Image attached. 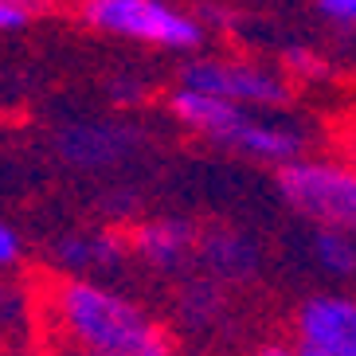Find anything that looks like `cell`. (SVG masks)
<instances>
[{"label":"cell","mask_w":356,"mask_h":356,"mask_svg":"<svg viewBox=\"0 0 356 356\" xmlns=\"http://www.w3.org/2000/svg\"><path fill=\"white\" fill-rule=\"evenodd\" d=\"M302 145L305 137L302 129L282 126V122H266V118H243L239 129L227 137V149H239V153H251V157L262 161H274V165H293L302 161Z\"/></svg>","instance_id":"11"},{"label":"cell","mask_w":356,"mask_h":356,"mask_svg":"<svg viewBox=\"0 0 356 356\" xmlns=\"http://www.w3.org/2000/svg\"><path fill=\"white\" fill-rule=\"evenodd\" d=\"M200 266L211 282L220 286H243L251 282L262 266V251L259 243L247 235V231H200V251H196Z\"/></svg>","instance_id":"8"},{"label":"cell","mask_w":356,"mask_h":356,"mask_svg":"<svg viewBox=\"0 0 356 356\" xmlns=\"http://www.w3.org/2000/svg\"><path fill=\"white\" fill-rule=\"evenodd\" d=\"M180 86L200 95L223 98L231 106H262V110H282L290 106L293 90L278 71L243 63V59H192L180 67Z\"/></svg>","instance_id":"4"},{"label":"cell","mask_w":356,"mask_h":356,"mask_svg":"<svg viewBox=\"0 0 356 356\" xmlns=\"http://www.w3.org/2000/svg\"><path fill=\"white\" fill-rule=\"evenodd\" d=\"M51 321L63 333L74 356H110L122 348H134L157 333L161 325L129 302L126 293L98 278H59L47 293Z\"/></svg>","instance_id":"1"},{"label":"cell","mask_w":356,"mask_h":356,"mask_svg":"<svg viewBox=\"0 0 356 356\" xmlns=\"http://www.w3.org/2000/svg\"><path fill=\"white\" fill-rule=\"evenodd\" d=\"M168 110H172V118H177L184 129L208 137L216 145H227V137L235 134L239 122L247 118L243 106H231V102H223V98L200 95V90H188V86H180L177 95L168 98Z\"/></svg>","instance_id":"10"},{"label":"cell","mask_w":356,"mask_h":356,"mask_svg":"<svg viewBox=\"0 0 356 356\" xmlns=\"http://www.w3.org/2000/svg\"><path fill=\"white\" fill-rule=\"evenodd\" d=\"M302 356H317V353H302Z\"/></svg>","instance_id":"21"},{"label":"cell","mask_w":356,"mask_h":356,"mask_svg":"<svg viewBox=\"0 0 356 356\" xmlns=\"http://www.w3.org/2000/svg\"><path fill=\"white\" fill-rule=\"evenodd\" d=\"M24 259V239H20V231L12 227V223L0 220V274H8L16 270Z\"/></svg>","instance_id":"14"},{"label":"cell","mask_w":356,"mask_h":356,"mask_svg":"<svg viewBox=\"0 0 356 356\" xmlns=\"http://www.w3.org/2000/svg\"><path fill=\"white\" fill-rule=\"evenodd\" d=\"M32 20V8L20 0H0V32H16Z\"/></svg>","instance_id":"19"},{"label":"cell","mask_w":356,"mask_h":356,"mask_svg":"<svg viewBox=\"0 0 356 356\" xmlns=\"http://www.w3.org/2000/svg\"><path fill=\"white\" fill-rule=\"evenodd\" d=\"M129 259L126 231H71L55 243V266L67 278H95L102 270H118Z\"/></svg>","instance_id":"9"},{"label":"cell","mask_w":356,"mask_h":356,"mask_svg":"<svg viewBox=\"0 0 356 356\" xmlns=\"http://www.w3.org/2000/svg\"><path fill=\"white\" fill-rule=\"evenodd\" d=\"M251 356H302V348L286 345V341H266V345H259Z\"/></svg>","instance_id":"20"},{"label":"cell","mask_w":356,"mask_h":356,"mask_svg":"<svg viewBox=\"0 0 356 356\" xmlns=\"http://www.w3.org/2000/svg\"><path fill=\"white\" fill-rule=\"evenodd\" d=\"M278 192L298 216L356 239V168L333 161H293L278 168Z\"/></svg>","instance_id":"3"},{"label":"cell","mask_w":356,"mask_h":356,"mask_svg":"<svg viewBox=\"0 0 356 356\" xmlns=\"http://www.w3.org/2000/svg\"><path fill=\"white\" fill-rule=\"evenodd\" d=\"M0 325H24V290L0 282Z\"/></svg>","instance_id":"16"},{"label":"cell","mask_w":356,"mask_h":356,"mask_svg":"<svg viewBox=\"0 0 356 356\" xmlns=\"http://www.w3.org/2000/svg\"><path fill=\"white\" fill-rule=\"evenodd\" d=\"M317 12H321L325 20H333V24L356 28V0H317Z\"/></svg>","instance_id":"18"},{"label":"cell","mask_w":356,"mask_h":356,"mask_svg":"<svg viewBox=\"0 0 356 356\" xmlns=\"http://www.w3.org/2000/svg\"><path fill=\"white\" fill-rule=\"evenodd\" d=\"M83 20L106 35L153 43L165 51H196L204 24L168 0H83Z\"/></svg>","instance_id":"2"},{"label":"cell","mask_w":356,"mask_h":356,"mask_svg":"<svg viewBox=\"0 0 356 356\" xmlns=\"http://www.w3.org/2000/svg\"><path fill=\"white\" fill-rule=\"evenodd\" d=\"M227 286L211 282V278H192V282H184V290H180L177 298V317L188 329H208V325H216L223 314H227Z\"/></svg>","instance_id":"12"},{"label":"cell","mask_w":356,"mask_h":356,"mask_svg":"<svg viewBox=\"0 0 356 356\" xmlns=\"http://www.w3.org/2000/svg\"><path fill=\"white\" fill-rule=\"evenodd\" d=\"M293 345L317 356H356V293H314L293 309Z\"/></svg>","instance_id":"5"},{"label":"cell","mask_w":356,"mask_h":356,"mask_svg":"<svg viewBox=\"0 0 356 356\" xmlns=\"http://www.w3.org/2000/svg\"><path fill=\"white\" fill-rule=\"evenodd\" d=\"M110 356H177V345H172V337L165 329H157L149 341H141L134 348H122V353H110Z\"/></svg>","instance_id":"17"},{"label":"cell","mask_w":356,"mask_h":356,"mask_svg":"<svg viewBox=\"0 0 356 356\" xmlns=\"http://www.w3.org/2000/svg\"><path fill=\"white\" fill-rule=\"evenodd\" d=\"M286 67H290L293 74H302V79H325V63L309 51V47H290V51H286Z\"/></svg>","instance_id":"15"},{"label":"cell","mask_w":356,"mask_h":356,"mask_svg":"<svg viewBox=\"0 0 356 356\" xmlns=\"http://www.w3.org/2000/svg\"><path fill=\"white\" fill-rule=\"evenodd\" d=\"M129 235V254L141 259L149 270L172 274L184 270L200 251V231L196 223L180 220V216H161V220H145L137 223Z\"/></svg>","instance_id":"7"},{"label":"cell","mask_w":356,"mask_h":356,"mask_svg":"<svg viewBox=\"0 0 356 356\" xmlns=\"http://www.w3.org/2000/svg\"><path fill=\"white\" fill-rule=\"evenodd\" d=\"M314 262L329 278H353L356 274V239L345 231L317 227L314 231Z\"/></svg>","instance_id":"13"},{"label":"cell","mask_w":356,"mask_h":356,"mask_svg":"<svg viewBox=\"0 0 356 356\" xmlns=\"http://www.w3.org/2000/svg\"><path fill=\"white\" fill-rule=\"evenodd\" d=\"M137 149H141V129L126 122H71L55 134V153L83 172L126 165Z\"/></svg>","instance_id":"6"}]
</instances>
